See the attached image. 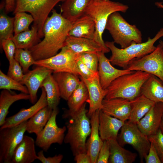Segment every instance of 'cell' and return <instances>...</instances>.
Instances as JSON below:
<instances>
[{
    "instance_id": "cell-10",
    "label": "cell",
    "mask_w": 163,
    "mask_h": 163,
    "mask_svg": "<svg viewBox=\"0 0 163 163\" xmlns=\"http://www.w3.org/2000/svg\"><path fill=\"white\" fill-rule=\"evenodd\" d=\"M78 56V53L64 46L55 55L46 59L36 61L34 65L46 67L53 70V72H67L78 75L76 69Z\"/></svg>"
},
{
    "instance_id": "cell-38",
    "label": "cell",
    "mask_w": 163,
    "mask_h": 163,
    "mask_svg": "<svg viewBox=\"0 0 163 163\" xmlns=\"http://www.w3.org/2000/svg\"><path fill=\"white\" fill-rule=\"evenodd\" d=\"M78 59L91 70L95 72H98V59L97 53H78Z\"/></svg>"
},
{
    "instance_id": "cell-11",
    "label": "cell",
    "mask_w": 163,
    "mask_h": 163,
    "mask_svg": "<svg viewBox=\"0 0 163 163\" xmlns=\"http://www.w3.org/2000/svg\"><path fill=\"white\" fill-rule=\"evenodd\" d=\"M126 69L141 71L152 74L163 83V48L159 43L151 53L131 61Z\"/></svg>"
},
{
    "instance_id": "cell-42",
    "label": "cell",
    "mask_w": 163,
    "mask_h": 163,
    "mask_svg": "<svg viewBox=\"0 0 163 163\" xmlns=\"http://www.w3.org/2000/svg\"><path fill=\"white\" fill-rule=\"evenodd\" d=\"M76 69L78 75L80 78L87 79L98 75V72H95L90 69L78 59L76 64Z\"/></svg>"
},
{
    "instance_id": "cell-33",
    "label": "cell",
    "mask_w": 163,
    "mask_h": 163,
    "mask_svg": "<svg viewBox=\"0 0 163 163\" xmlns=\"http://www.w3.org/2000/svg\"><path fill=\"white\" fill-rule=\"evenodd\" d=\"M16 48L29 50L41 40L36 27L32 25L30 30L14 35L12 39Z\"/></svg>"
},
{
    "instance_id": "cell-43",
    "label": "cell",
    "mask_w": 163,
    "mask_h": 163,
    "mask_svg": "<svg viewBox=\"0 0 163 163\" xmlns=\"http://www.w3.org/2000/svg\"><path fill=\"white\" fill-rule=\"evenodd\" d=\"M110 155L109 141L108 140H104L98 153L97 163H109Z\"/></svg>"
},
{
    "instance_id": "cell-27",
    "label": "cell",
    "mask_w": 163,
    "mask_h": 163,
    "mask_svg": "<svg viewBox=\"0 0 163 163\" xmlns=\"http://www.w3.org/2000/svg\"><path fill=\"white\" fill-rule=\"evenodd\" d=\"M140 94L155 103H163V83L157 77L151 74L142 85Z\"/></svg>"
},
{
    "instance_id": "cell-40",
    "label": "cell",
    "mask_w": 163,
    "mask_h": 163,
    "mask_svg": "<svg viewBox=\"0 0 163 163\" xmlns=\"http://www.w3.org/2000/svg\"><path fill=\"white\" fill-rule=\"evenodd\" d=\"M19 63L14 59L9 62L7 75L15 80L21 82L24 74Z\"/></svg>"
},
{
    "instance_id": "cell-30",
    "label": "cell",
    "mask_w": 163,
    "mask_h": 163,
    "mask_svg": "<svg viewBox=\"0 0 163 163\" xmlns=\"http://www.w3.org/2000/svg\"><path fill=\"white\" fill-rule=\"evenodd\" d=\"M108 141L110 152L109 163H132L135 161L137 156L136 153L123 148L117 140L112 139Z\"/></svg>"
},
{
    "instance_id": "cell-31",
    "label": "cell",
    "mask_w": 163,
    "mask_h": 163,
    "mask_svg": "<svg viewBox=\"0 0 163 163\" xmlns=\"http://www.w3.org/2000/svg\"><path fill=\"white\" fill-rule=\"evenodd\" d=\"M53 111L47 106L40 109L27 121L26 131L37 135L47 124Z\"/></svg>"
},
{
    "instance_id": "cell-20",
    "label": "cell",
    "mask_w": 163,
    "mask_h": 163,
    "mask_svg": "<svg viewBox=\"0 0 163 163\" xmlns=\"http://www.w3.org/2000/svg\"><path fill=\"white\" fill-rule=\"evenodd\" d=\"M100 110H96L90 117L91 131L90 137L86 142V147L87 153L90 157L91 163H97L98 153L104 142L100 136L99 130Z\"/></svg>"
},
{
    "instance_id": "cell-14",
    "label": "cell",
    "mask_w": 163,
    "mask_h": 163,
    "mask_svg": "<svg viewBox=\"0 0 163 163\" xmlns=\"http://www.w3.org/2000/svg\"><path fill=\"white\" fill-rule=\"evenodd\" d=\"M97 54L98 59V74L101 86L104 89H106L113 81L118 77L134 71L117 69L113 66L105 53L100 51Z\"/></svg>"
},
{
    "instance_id": "cell-34",
    "label": "cell",
    "mask_w": 163,
    "mask_h": 163,
    "mask_svg": "<svg viewBox=\"0 0 163 163\" xmlns=\"http://www.w3.org/2000/svg\"><path fill=\"white\" fill-rule=\"evenodd\" d=\"M14 17H10L6 13L0 15V43L8 39H12L14 35Z\"/></svg>"
},
{
    "instance_id": "cell-50",
    "label": "cell",
    "mask_w": 163,
    "mask_h": 163,
    "mask_svg": "<svg viewBox=\"0 0 163 163\" xmlns=\"http://www.w3.org/2000/svg\"><path fill=\"white\" fill-rule=\"evenodd\" d=\"M163 48V41L162 40H160L159 41V43Z\"/></svg>"
},
{
    "instance_id": "cell-22",
    "label": "cell",
    "mask_w": 163,
    "mask_h": 163,
    "mask_svg": "<svg viewBox=\"0 0 163 163\" xmlns=\"http://www.w3.org/2000/svg\"><path fill=\"white\" fill-rule=\"evenodd\" d=\"M52 75L58 86L61 97L67 101L81 80L78 75L70 72H54Z\"/></svg>"
},
{
    "instance_id": "cell-6",
    "label": "cell",
    "mask_w": 163,
    "mask_h": 163,
    "mask_svg": "<svg viewBox=\"0 0 163 163\" xmlns=\"http://www.w3.org/2000/svg\"><path fill=\"white\" fill-rule=\"evenodd\" d=\"M105 29L111 35L114 43L124 48L135 43L142 42V34L135 25L130 24L118 12L108 17Z\"/></svg>"
},
{
    "instance_id": "cell-24",
    "label": "cell",
    "mask_w": 163,
    "mask_h": 163,
    "mask_svg": "<svg viewBox=\"0 0 163 163\" xmlns=\"http://www.w3.org/2000/svg\"><path fill=\"white\" fill-rule=\"evenodd\" d=\"M88 97L86 86L84 82L81 80L79 85L67 100L69 109H64L62 118L67 119L69 116L79 111L87 102Z\"/></svg>"
},
{
    "instance_id": "cell-13",
    "label": "cell",
    "mask_w": 163,
    "mask_h": 163,
    "mask_svg": "<svg viewBox=\"0 0 163 163\" xmlns=\"http://www.w3.org/2000/svg\"><path fill=\"white\" fill-rule=\"evenodd\" d=\"M53 72V70L46 67L37 66L24 74L21 83L27 88L31 103L34 104L37 101V94L39 88L45 79Z\"/></svg>"
},
{
    "instance_id": "cell-25",
    "label": "cell",
    "mask_w": 163,
    "mask_h": 163,
    "mask_svg": "<svg viewBox=\"0 0 163 163\" xmlns=\"http://www.w3.org/2000/svg\"><path fill=\"white\" fill-rule=\"evenodd\" d=\"M64 46L68 47L77 53L84 52L97 53L100 51L106 53L102 46L93 39L68 36Z\"/></svg>"
},
{
    "instance_id": "cell-17",
    "label": "cell",
    "mask_w": 163,
    "mask_h": 163,
    "mask_svg": "<svg viewBox=\"0 0 163 163\" xmlns=\"http://www.w3.org/2000/svg\"><path fill=\"white\" fill-rule=\"evenodd\" d=\"M41 88L40 96L33 105L28 108H22L15 114L6 118L0 128L15 126L27 121L40 109L47 106L45 91L43 88Z\"/></svg>"
},
{
    "instance_id": "cell-23",
    "label": "cell",
    "mask_w": 163,
    "mask_h": 163,
    "mask_svg": "<svg viewBox=\"0 0 163 163\" xmlns=\"http://www.w3.org/2000/svg\"><path fill=\"white\" fill-rule=\"evenodd\" d=\"M92 0H64L60 6V13L72 23L85 14Z\"/></svg>"
},
{
    "instance_id": "cell-49",
    "label": "cell",
    "mask_w": 163,
    "mask_h": 163,
    "mask_svg": "<svg viewBox=\"0 0 163 163\" xmlns=\"http://www.w3.org/2000/svg\"><path fill=\"white\" fill-rule=\"evenodd\" d=\"M159 129H160L161 133L163 134V114L162 117Z\"/></svg>"
},
{
    "instance_id": "cell-52",
    "label": "cell",
    "mask_w": 163,
    "mask_h": 163,
    "mask_svg": "<svg viewBox=\"0 0 163 163\" xmlns=\"http://www.w3.org/2000/svg\"><path fill=\"white\" fill-rule=\"evenodd\" d=\"M105 0V1H108V0Z\"/></svg>"
},
{
    "instance_id": "cell-16",
    "label": "cell",
    "mask_w": 163,
    "mask_h": 163,
    "mask_svg": "<svg viewBox=\"0 0 163 163\" xmlns=\"http://www.w3.org/2000/svg\"><path fill=\"white\" fill-rule=\"evenodd\" d=\"M163 114V103H155L137 123V126L144 135L154 134L159 129Z\"/></svg>"
},
{
    "instance_id": "cell-3",
    "label": "cell",
    "mask_w": 163,
    "mask_h": 163,
    "mask_svg": "<svg viewBox=\"0 0 163 163\" xmlns=\"http://www.w3.org/2000/svg\"><path fill=\"white\" fill-rule=\"evenodd\" d=\"M163 37V28H161L152 38L148 37L147 40L139 43H134L128 46L120 49L115 45L113 41H106L105 44L111 52L109 60L111 64L126 69L131 61L140 58L149 54L156 48L155 42Z\"/></svg>"
},
{
    "instance_id": "cell-1",
    "label": "cell",
    "mask_w": 163,
    "mask_h": 163,
    "mask_svg": "<svg viewBox=\"0 0 163 163\" xmlns=\"http://www.w3.org/2000/svg\"><path fill=\"white\" fill-rule=\"evenodd\" d=\"M43 27L44 38L29 50L36 61L46 59L57 54L64 46L72 23L54 9Z\"/></svg>"
},
{
    "instance_id": "cell-47",
    "label": "cell",
    "mask_w": 163,
    "mask_h": 163,
    "mask_svg": "<svg viewBox=\"0 0 163 163\" xmlns=\"http://www.w3.org/2000/svg\"><path fill=\"white\" fill-rule=\"evenodd\" d=\"M5 10L6 14L14 11L15 7V0H5Z\"/></svg>"
},
{
    "instance_id": "cell-46",
    "label": "cell",
    "mask_w": 163,
    "mask_h": 163,
    "mask_svg": "<svg viewBox=\"0 0 163 163\" xmlns=\"http://www.w3.org/2000/svg\"><path fill=\"white\" fill-rule=\"evenodd\" d=\"M75 156L76 163H91L90 157L87 153H80Z\"/></svg>"
},
{
    "instance_id": "cell-48",
    "label": "cell",
    "mask_w": 163,
    "mask_h": 163,
    "mask_svg": "<svg viewBox=\"0 0 163 163\" xmlns=\"http://www.w3.org/2000/svg\"><path fill=\"white\" fill-rule=\"evenodd\" d=\"M155 5L158 8H163V4L161 2H156L155 3Z\"/></svg>"
},
{
    "instance_id": "cell-39",
    "label": "cell",
    "mask_w": 163,
    "mask_h": 163,
    "mask_svg": "<svg viewBox=\"0 0 163 163\" xmlns=\"http://www.w3.org/2000/svg\"><path fill=\"white\" fill-rule=\"evenodd\" d=\"M156 151L162 163H163V134L159 129L155 134L148 136Z\"/></svg>"
},
{
    "instance_id": "cell-5",
    "label": "cell",
    "mask_w": 163,
    "mask_h": 163,
    "mask_svg": "<svg viewBox=\"0 0 163 163\" xmlns=\"http://www.w3.org/2000/svg\"><path fill=\"white\" fill-rule=\"evenodd\" d=\"M151 75L148 73L134 71L121 75L113 81L106 89L107 99L122 98L131 101L140 94L141 88Z\"/></svg>"
},
{
    "instance_id": "cell-37",
    "label": "cell",
    "mask_w": 163,
    "mask_h": 163,
    "mask_svg": "<svg viewBox=\"0 0 163 163\" xmlns=\"http://www.w3.org/2000/svg\"><path fill=\"white\" fill-rule=\"evenodd\" d=\"M0 89L16 90L29 94L25 86L5 75L1 70H0Z\"/></svg>"
},
{
    "instance_id": "cell-4",
    "label": "cell",
    "mask_w": 163,
    "mask_h": 163,
    "mask_svg": "<svg viewBox=\"0 0 163 163\" xmlns=\"http://www.w3.org/2000/svg\"><path fill=\"white\" fill-rule=\"evenodd\" d=\"M128 8L127 5L110 0L92 1L87 8L85 14L91 17L95 23V31L94 40L102 46L106 53H109L110 50L106 45L102 38V35L105 29L108 17L115 12L125 13Z\"/></svg>"
},
{
    "instance_id": "cell-35",
    "label": "cell",
    "mask_w": 163,
    "mask_h": 163,
    "mask_svg": "<svg viewBox=\"0 0 163 163\" xmlns=\"http://www.w3.org/2000/svg\"><path fill=\"white\" fill-rule=\"evenodd\" d=\"M14 14V35L29 30L30 25L34 21L32 15L24 12H17Z\"/></svg>"
},
{
    "instance_id": "cell-29",
    "label": "cell",
    "mask_w": 163,
    "mask_h": 163,
    "mask_svg": "<svg viewBox=\"0 0 163 163\" xmlns=\"http://www.w3.org/2000/svg\"><path fill=\"white\" fill-rule=\"evenodd\" d=\"M130 101L131 111L128 120L129 122L136 124L155 104L153 101L141 94Z\"/></svg>"
},
{
    "instance_id": "cell-41",
    "label": "cell",
    "mask_w": 163,
    "mask_h": 163,
    "mask_svg": "<svg viewBox=\"0 0 163 163\" xmlns=\"http://www.w3.org/2000/svg\"><path fill=\"white\" fill-rule=\"evenodd\" d=\"M0 46L3 50L9 62L14 59V56L16 49L15 45L12 39L5 40L1 43Z\"/></svg>"
},
{
    "instance_id": "cell-26",
    "label": "cell",
    "mask_w": 163,
    "mask_h": 163,
    "mask_svg": "<svg viewBox=\"0 0 163 163\" xmlns=\"http://www.w3.org/2000/svg\"><path fill=\"white\" fill-rule=\"evenodd\" d=\"M95 31L94 21L85 14L72 23L68 36L94 39Z\"/></svg>"
},
{
    "instance_id": "cell-36",
    "label": "cell",
    "mask_w": 163,
    "mask_h": 163,
    "mask_svg": "<svg viewBox=\"0 0 163 163\" xmlns=\"http://www.w3.org/2000/svg\"><path fill=\"white\" fill-rule=\"evenodd\" d=\"M14 59L21 66L24 74L29 71V67L35 62L31 52L27 49L16 48Z\"/></svg>"
},
{
    "instance_id": "cell-2",
    "label": "cell",
    "mask_w": 163,
    "mask_h": 163,
    "mask_svg": "<svg viewBox=\"0 0 163 163\" xmlns=\"http://www.w3.org/2000/svg\"><path fill=\"white\" fill-rule=\"evenodd\" d=\"M86 103L77 112L69 116L66 123L67 132L64 142L69 145L73 155L87 153L86 139L90 134V120L87 115Z\"/></svg>"
},
{
    "instance_id": "cell-19",
    "label": "cell",
    "mask_w": 163,
    "mask_h": 163,
    "mask_svg": "<svg viewBox=\"0 0 163 163\" xmlns=\"http://www.w3.org/2000/svg\"><path fill=\"white\" fill-rule=\"evenodd\" d=\"M125 122L113 117L101 110L99 113V130L102 140H117L118 132Z\"/></svg>"
},
{
    "instance_id": "cell-28",
    "label": "cell",
    "mask_w": 163,
    "mask_h": 163,
    "mask_svg": "<svg viewBox=\"0 0 163 163\" xmlns=\"http://www.w3.org/2000/svg\"><path fill=\"white\" fill-rule=\"evenodd\" d=\"M30 99L29 94L22 92L17 94L10 90L3 89L0 94V126L4 123L9 109L13 103L19 100Z\"/></svg>"
},
{
    "instance_id": "cell-44",
    "label": "cell",
    "mask_w": 163,
    "mask_h": 163,
    "mask_svg": "<svg viewBox=\"0 0 163 163\" xmlns=\"http://www.w3.org/2000/svg\"><path fill=\"white\" fill-rule=\"evenodd\" d=\"M42 150L37 153V159L42 163H60L62 161L63 156L61 154L55 155L53 157H46Z\"/></svg>"
},
{
    "instance_id": "cell-45",
    "label": "cell",
    "mask_w": 163,
    "mask_h": 163,
    "mask_svg": "<svg viewBox=\"0 0 163 163\" xmlns=\"http://www.w3.org/2000/svg\"><path fill=\"white\" fill-rule=\"evenodd\" d=\"M151 145L148 153L144 158L146 163H161L153 143Z\"/></svg>"
},
{
    "instance_id": "cell-32",
    "label": "cell",
    "mask_w": 163,
    "mask_h": 163,
    "mask_svg": "<svg viewBox=\"0 0 163 163\" xmlns=\"http://www.w3.org/2000/svg\"><path fill=\"white\" fill-rule=\"evenodd\" d=\"M44 89L47 102V106L53 110L57 107L61 97L59 89L52 73L50 74L44 80L40 88Z\"/></svg>"
},
{
    "instance_id": "cell-15",
    "label": "cell",
    "mask_w": 163,
    "mask_h": 163,
    "mask_svg": "<svg viewBox=\"0 0 163 163\" xmlns=\"http://www.w3.org/2000/svg\"><path fill=\"white\" fill-rule=\"evenodd\" d=\"M81 79L85 84L88 93L87 102L89 104V108L87 114L90 117L96 110H101L102 101L107 94V91L102 88L98 74L87 79Z\"/></svg>"
},
{
    "instance_id": "cell-7",
    "label": "cell",
    "mask_w": 163,
    "mask_h": 163,
    "mask_svg": "<svg viewBox=\"0 0 163 163\" xmlns=\"http://www.w3.org/2000/svg\"><path fill=\"white\" fill-rule=\"evenodd\" d=\"M64 0H15L13 14L27 12L34 19V24L37 29L38 35L42 36L44 24L50 12L59 2Z\"/></svg>"
},
{
    "instance_id": "cell-12",
    "label": "cell",
    "mask_w": 163,
    "mask_h": 163,
    "mask_svg": "<svg viewBox=\"0 0 163 163\" xmlns=\"http://www.w3.org/2000/svg\"><path fill=\"white\" fill-rule=\"evenodd\" d=\"M59 112L58 107L53 110L50 118L43 130L37 135L36 145L46 152L53 143L61 145L64 142L66 126L59 127L56 122V117Z\"/></svg>"
},
{
    "instance_id": "cell-51",
    "label": "cell",
    "mask_w": 163,
    "mask_h": 163,
    "mask_svg": "<svg viewBox=\"0 0 163 163\" xmlns=\"http://www.w3.org/2000/svg\"><path fill=\"white\" fill-rule=\"evenodd\" d=\"M100 0H92L93 1H99Z\"/></svg>"
},
{
    "instance_id": "cell-8",
    "label": "cell",
    "mask_w": 163,
    "mask_h": 163,
    "mask_svg": "<svg viewBox=\"0 0 163 163\" xmlns=\"http://www.w3.org/2000/svg\"><path fill=\"white\" fill-rule=\"evenodd\" d=\"M117 140L122 147L127 144L132 145L138 152L141 162L143 163L144 157L148 153L151 143L148 136L142 133L137 124L126 121Z\"/></svg>"
},
{
    "instance_id": "cell-9",
    "label": "cell",
    "mask_w": 163,
    "mask_h": 163,
    "mask_svg": "<svg viewBox=\"0 0 163 163\" xmlns=\"http://www.w3.org/2000/svg\"><path fill=\"white\" fill-rule=\"evenodd\" d=\"M27 121L15 126L0 128V163H11L14 151L26 131Z\"/></svg>"
},
{
    "instance_id": "cell-21",
    "label": "cell",
    "mask_w": 163,
    "mask_h": 163,
    "mask_svg": "<svg viewBox=\"0 0 163 163\" xmlns=\"http://www.w3.org/2000/svg\"><path fill=\"white\" fill-rule=\"evenodd\" d=\"M35 144L33 138L24 135L14 151L11 163H31L37 159Z\"/></svg>"
},
{
    "instance_id": "cell-18",
    "label": "cell",
    "mask_w": 163,
    "mask_h": 163,
    "mask_svg": "<svg viewBox=\"0 0 163 163\" xmlns=\"http://www.w3.org/2000/svg\"><path fill=\"white\" fill-rule=\"evenodd\" d=\"M101 110L104 113L125 122L128 120L131 113L130 101L118 97L110 99L104 98Z\"/></svg>"
}]
</instances>
